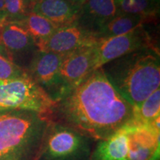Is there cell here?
<instances>
[{
    "label": "cell",
    "instance_id": "1",
    "mask_svg": "<svg viewBox=\"0 0 160 160\" xmlns=\"http://www.w3.org/2000/svg\"><path fill=\"white\" fill-rule=\"evenodd\" d=\"M48 118L98 141L135 124V107L99 68L56 102Z\"/></svg>",
    "mask_w": 160,
    "mask_h": 160
},
{
    "label": "cell",
    "instance_id": "2",
    "mask_svg": "<svg viewBox=\"0 0 160 160\" xmlns=\"http://www.w3.org/2000/svg\"><path fill=\"white\" fill-rule=\"evenodd\" d=\"M101 68L113 87L135 108L159 88L158 50L133 52L112 60Z\"/></svg>",
    "mask_w": 160,
    "mask_h": 160
},
{
    "label": "cell",
    "instance_id": "3",
    "mask_svg": "<svg viewBox=\"0 0 160 160\" xmlns=\"http://www.w3.org/2000/svg\"><path fill=\"white\" fill-rule=\"evenodd\" d=\"M49 122L35 111H0V160H37Z\"/></svg>",
    "mask_w": 160,
    "mask_h": 160
},
{
    "label": "cell",
    "instance_id": "4",
    "mask_svg": "<svg viewBox=\"0 0 160 160\" xmlns=\"http://www.w3.org/2000/svg\"><path fill=\"white\" fill-rule=\"evenodd\" d=\"M96 141L50 120L37 160H90Z\"/></svg>",
    "mask_w": 160,
    "mask_h": 160
},
{
    "label": "cell",
    "instance_id": "5",
    "mask_svg": "<svg viewBox=\"0 0 160 160\" xmlns=\"http://www.w3.org/2000/svg\"><path fill=\"white\" fill-rule=\"evenodd\" d=\"M55 103L28 74L0 80V111L26 110L49 117Z\"/></svg>",
    "mask_w": 160,
    "mask_h": 160
},
{
    "label": "cell",
    "instance_id": "6",
    "mask_svg": "<svg viewBox=\"0 0 160 160\" xmlns=\"http://www.w3.org/2000/svg\"><path fill=\"white\" fill-rule=\"evenodd\" d=\"M96 63V44L85 46L66 53L59 67L57 101L77 87L95 71Z\"/></svg>",
    "mask_w": 160,
    "mask_h": 160
},
{
    "label": "cell",
    "instance_id": "7",
    "mask_svg": "<svg viewBox=\"0 0 160 160\" xmlns=\"http://www.w3.org/2000/svg\"><path fill=\"white\" fill-rule=\"evenodd\" d=\"M143 49L157 50L143 25L125 34L99 40L96 44L95 70L112 60Z\"/></svg>",
    "mask_w": 160,
    "mask_h": 160
},
{
    "label": "cell",
    "instance_id": "8",
    "mask_svg": "<svg viewBox=\"0 0 160 160\" xmlns=\"http://www.w3.org/2000/svg\"><path fill=\"white\" fill-rule=\"evenodd\" d=\"M65 54L37 51L27 71L34 82L53 101L58 98V75L62 60Z\"/></svg>",
    "mask_w": 160,
    "mask_h": 160
},
{
    "label": "cell",
    "instance_id": "9",
    "mask_svg": "<svg viewBox=\"0 0 160 160\" xmlns=\"http://www.w3.org/2000/svg\"><path fill=\"white\" fill-rule=\"evenodd\" d=\"M97 39L75 22L59 28L45 41L37 45L38 51L66 54L85 46L93 45Z\"/></svg>",
    "mask_w": 160,
    "mask_h": 160
},
{
    "label": "cell",
    "instance_id": "10",
    "mask_svg": "<svg viewBox=\"0 0 160 160\" xmlns=\"http://www.w3.org/2000/svg\"><path fill=\"white\" fill-rule=\"evenodd\" d=\"M118 13L114 0H86L80 6L75 23L96 38L99 29Z\"/></svg>",
    "mask_w": 160,
    "mask_h": 160
},
{
    "label": "cell",
    "instance_id": "11",
    "mask_svg": "<svg viewBox=\"0 0 160 160\" xmlns=\"http://www.w3.org/2000/svg\"><path fill=\"white\" fill-rule=\"evenodd\" d=\"M0 48L13 63L19 57L34 56L38 51L31 36L22 26L13 22H5L0 28Z\"/></svg>",
    "mask_w": 160,
    "mask_h": 160
},
{
    "label": "cell",
    "instance_id": "12",
    "mask_svg": "<svg viewBox=\"0 0 160 160\" xmlns=\"http://www.w3.org/2000/svg\"><path fill=\"white\" fill-rule=\"evenodd\" d=\"M132 148L131 125L108 139L96 141L90 160H129Z\"/></svg>",
    "mask_w": 160,
    "mask_h": 160
},
{
    "label": "cell",
    "instance_id": "13",
    "mask_svg": "<svg viewBox=\"0 0 160 160\" xmlns=\"http://www.w3.org/2000/svg\"><path fill=\"white\" fill-rule=\"evenodd\" d=\"M79 8L68 0H31V12L42 16L61 28L74 22Z\"/></svg>",
    "mask_w": 160,
    "mask_h": 160
},
{
    "label": "cell",
    "instance_id": "14",
    "mask_svg": "<svg viewBox=\"0 0 160 160\" xmlns=\"http://www.w3.org/2000/svg\"><path fill=\"white\" fill-rule=\"evenodd\" d=\"M146 22L137 16L118 13L115 17L103 25L96 35L97 41L125 34Z\"/></svg>",
    "mask_w": 160,
    "mask_h": 160
},
{
    "label": "cell",
    "instance_id": "15",
    "mask_svg": "<svg viewBox=\"0 0 160 160\" xmlns=\"http://www.w3.org/2000/svg\"><path fill=\"white\" fill-rule=\"evenodd\" d=\"M17 24L22 26L31 36L36 45L48 39L58 28H59L50 20L33 12H30Z\"/></svg>",
    "mask_w": 160,
    "mask_h": 160
},
{
    "label": "cell",
    "instance_id": "16",
    "mask_svg": "<svg viewBox=\"0 0 160 160\" xmlns=\"http://www.w3.org/2000/svg\"><path fill=\"white\" fill-rule=\"evenodd\" d=\"M119 13L137 16L145 21L156 19L159 15V2L154 0H120Z\"/></svg>",
    "mask_w": 160,
    "mask_h": 160
},
{
    "label": "cell",
    "instance_id": "17",
    "mask_svg": "<svg viewBox=\"0 0 160 160\" xmlns=\"http://www.w3.org/2000/svg\"><path fill=\"white\" fill-rule=\"evenodd\" d=\"M160 90H156L135 108V124L148 125L159 117Z\"/></svg>",
    "mask_w": 160,
    "mask_h": 160
},
{
    "label": "cell",
    "instance_id": "18",
    "mask_svg": "<svg viewBox=\"0 0 160 160\" xmlns=\"http://www.w3.org/2000/svg\"><path fill=\"white\" fill-rule=\"evenodd\" d=\"M7 18L5 22L17 23L31 12V0H5Z\"/></svg>",
    "mask_w": 160,
    "mask_h": 160
},
{
    "label": "cell",
    "instance_id": "19",
    "mask_svg": "<svg viewBox=\"0 0 160 160\" xmlns=\"http://www.w3.org/2000/svg\"><path fill=\"white\" fill-rule=\"evenodd\" d=\"M27 71L0 54V80L16 79L27 76Z\"/></svg>",
    "mask_w": 160,
    "mask_h": 160
},
{
    "label": "cell",
    "instance_id": "20",
    "mask_svg": "<svg viewBox=\"0 0 160 160\" xmlns=\"http://www.w3.org/2000/svg\"><path fill=\"white\" fill-rule=\"evenodd\" d=\"M7 18V12L5 9V0H0V20L5 23Z\"/></svg>",
    "mask_w": 160,
    "mask_h": 160
},
{
    "label": "cell",
    "instance_id": "21",
    "mask_svg": "<svg viewBox=\"0 0 160 160\" xmlns=\"http://www.w3.org/2000/svg\"><path fill=\"white\" fill-rule=\"evenodd\" d=\"M68 1L73 4V5L78 6V7H80V6L85 2L86 0H68Z\"/></svg>",
    "mask_w": 160,
    "mask_h": 160
},
{
    "label": "cell",
    "instance_id": "22",
    "mask_svg": "<svg viewBox=\"0 0 160 160\" xmlns=\"http://www.w3.org/2000/svg\"><path fill=\"white\" fill-rule=\"evenodd\" d=\"M4 24H5V22H3L2 21H1V20H0V28L2 27V26Z\"/></svg>",
    "mask_w": 160,
    "mask_h": 160
},
{
    "label": "cell",
    "instance_id": "23",
    "mask_svg": "<svg viewBox=\"0 0 160 160\" xmlns=\"http://www.w3.org/2000/svg\"><path fill=\"white\" fill-rule=\"evenodd\" d=\"M114 1L117 2H119L120 1V0H114Z\"/></svg>",
    "mask_w": 160,
    "mask_h": 160
},
{
    "label": "cell",
    "instance_id": "24",
    "mask_svg": "<svg viewBox=\"0 0 160 160\" xmlns=\"http://www.w3.org/2000/svg\"><path fill=\"white\" fill-rule=\"evenodd\" d=\"M154 1H156V2H159V0H154Z\"/></svg>",
    "mask_w": 160,
    "mask_h": 160
}]
</instances>
